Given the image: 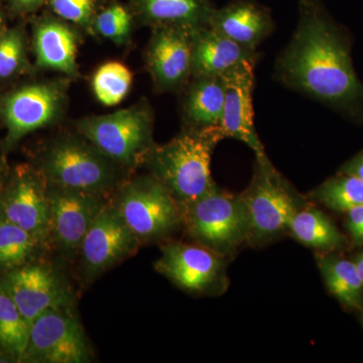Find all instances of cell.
Returning <instances> with one entry per match:
<instances>
[{"mask_svg": "<svg viewBox=\"0 0 363 363\" xmlns=\"http://www.w3.org/2000/svg\"><path fill=\"white\" fill-rule=\"evenodd\" d=\"M274 75L286 87L340 111H357L363 101L350 44L316 0H301L297 28Z\"/></svg>", "mask_w": 363, "mask_h": 363, "instance_id": "cell-1", "label": "cell"}, {"mask_svg": "<svg viewBox=\"0 0 363 363\" xmlns=\"http://www.w3.org/2000/svg\"><path fill=\"white\" fill-rule=\"evenodd\" d=\"M222 140L218 130L186 128L169 143L155 145L145 164L182 206L206 194L216 184L211 176L212 152Z\"/></svg>", "mask_w": 363, "mask_h": 363, "instance_id": "cell-2", "label": "cell"}, {"mask_svg": "<svg viewBox=\"0 0 363 363\" xmlns=\"http://www.w3.org/2000/svg\"><path fill=\"white\" fill-rule=\"evenodd\" d=\"M124 169L82 135L62 136L45 150L40 174L52 187L109 198L125 181Z\"/></svg>", "mask_w": 363, "mask_h": 363, "instance_id": "cell-3", "label": "cell"}, {"mask_svg": "<svg viewBox=\"0 0 363 363\" xmlns=\"http://www.w3.org/2000/svg\"><path fill=\"white\" fill-rule=\"evenodd\" d=\"M183 228L197 245L221 257H233L250 240V220L241 195L215 186L182 206Z\"/></svg>", "mask_w": 363, "mask_h": 363, "instance_id": "cell-4", "label": "cell"}, {"mask_svg": "<svg viewBox=\"0 0 363 363\" xmlns=\"http://www.w3.org/2000/svg\"><path fill=\"white\" fill-rule=\"evenodd\" d=\"M111 200L140 245L166 240L183 228L181 205L154 176L124 181Z\"/></svg>", "mask_w": 363, "mask_h": 363, "instance_id": "cell-5", "label": "cell"}, {"mask_svg": "<svg viewBox=\"0 0 363 363\" xmlns=\"http://www.w3.org/2000/svg\"><path fill=\"white\" fill-rule=\"evenodd\" d=\"M240 195L250 216V242L255 245L289 231L294 214L305 204L267 156L257 157L250 186Z\"/></svg>", "mask_w": 363, "mask_h": 363, "instance_id": "cell-6", "label": "cell"}, {"mask_svg": "<svg viewBox=\"0 0 363 363\" xmlns=\"http://www.w3.org/2000/svg\"><path fill=\"white\" fill-rule=\"evenodd\" d=\"M152 128V112L145 104L107 116L87 117L78 123L80 135L125 169L145 164L156 145Z\"/></svg>", "mask_w": 363, "mask_h": 363, "instance_id": "cell-7", "label": "cell"}, {"mask_svg": "<svg viewBox=\"0 0 363 363\" xmlns=\"http://www.w3.org/2000/svg\"><path fill=\"white\" fill-rule=\"evenodd\" d=\"M155 269L177 286L196 295L221 294L228 286L226 259L197 243L167 241Z\"/></svg>", "mask_w": 363, "mask_h": 363, "instance_id": "cell-8", "label": "cell"}, {"mask_svg": "<svg viewBox=\"0 0 363 363\" xmlns=\"http://www.w3.org/2000/svg\"><path fill=\"white\" fill-rule=\"evenodd\" d=\"M23 362H91L89 341L73 308L49 310L33 320Z\"/></svg>", "mask_w": 363, "mask_h": 363, "instance_id": "cell-9", "label": "cell"}, {"mask_svg": "<svg viewBox=\"0 0 363 363\" xmlns=\"http://www.w3.org/2000/svg\"><path fill=\"white\" fill-rule=\"evenodd\" d=\"M140 247V241L109 198L95 217L79 250L85 279L97 278L135 255Z\"/></svg>", "mask_w": 363, "mask_h": 363, "instance_id": "cell-10", "label": "cell"}, {"mask_svg": "<svg viewBox=\"0 0 363 363\" xmlns=\"http://www.w3.org/2000/svg\"><path fill=\"white\" fill-rule=\"evenodd\" d=\"M47 196L49 242L66 259H76L86 233L109 198L49 185Z\"/></svg>", "mask_w": 363, "mask_h": 363, "instance_id": "cell-11", "label": "cell"}, {"mask_svg": "<svg viewBox=\"0 0 363 363\" xmlns=\"http://www.w3.org/2000/svg\"><path fill=\"white\" fill-rule=\"evenodd\" d=\"M2 285L28 325L45 311L73 308L70 286L55 267L26 264L6 272Z\"/></svg>", "mask_w": 363, "mask_h": 363, "instance_id": "cell-12", "label": "cell"}, {"mask_svg": "<svg viewBox=\"0 0 363 363\" xmlns=\"http://www.w3.org/2000/svg\"><path fill=\"white\" fill-rule=\"evenodd\" d=\"M257 62H245L222 76L224 82L223 111L219 135L240 140L255 152V157H266L253 121L252 94L255 86V67Z\"/></svg>", "mask_w": 363, "mask_h": 363, "instance_id": "cell-13", "label": "cell"}, {"mask_svg": "<svg viewBox=\"0 0 363 363\" xmlns=\"http://www.w3.org/2000/svg\"><path fill=\"white\" fill-rule=\"evenodd\" d=\"M64 93V85L54 82L26 86L9 95L2 104V114L9 142H18L55 121L63 105Z\"/></svg>", "mask_w": 363, "mask_h": 363, "instance_id": "cell-14", "label": "cell"}, {"mask_svg": "<svg viewBox=\"0 0 363 363\" xmlns=\"http://www.w3.org/2000/svg\"><path fill=\"white\" fill-rule=\"evenodd\" d=\"M193 30L180 26L155 28L147 65L162 91L180 90L192 77Z\"/></svg>", "mask_w": 363, "mask_h": 363, "instance_id": "cell-15", "label": "cell"}, {"mask_svg": "<svg viewBox=\"0 0 363 363\" xmlns=\"http://www.w3.org/2000/svg\"><path fill=\"white\" fill-rule=\"evenodd\" d=\"M48 185L42 175L21 174L2 199V218L49 242Z\"/></svg>", "mask_w": 363, "mask_h": 363, "instance_id": "cell-16", "label": "cell"}, {"mask_svg": "<svg viewBox=\"0 0 363 363\" xmlns=\"http://www.w3.org/2000/svg\"><path fill=\"white\" fill-rule=\"evenodd\" d=\"M210 28L250 50L272 35L274 28L271 11L257 0H234L221 9H215Z\"/></svg>", "mask_w": 363, "mask_h": 363, "instance_id": "cell-17", "label": "cell"}, {"mask_svg": "<svg viewBox=\"0 0 363 363\" xmlns=\"http://www.w3.org/2000/svg\"><path fill=\"white\" fill-rule=\"evenodd\" d=\"M257 50L242 47L210 26L192 33V77H222L245 62H257Z\"/></svg>", "mask_w": 363, "mask_h": 363, "instance_id": "cell-18", "label": "cell"}, {"mask_svg": "<svg viewBox=\"0 0 363 363\" xmlns=\"http://www.w3.org/2000/svg\"><path fill=\"white\" fill-rule=\"evenodd\" d=\"M131 11L143 23L196 28L209 25L215 7L210 0H128Z\"/></svg>", "mask_w": 363, "mask_h": 363, "instance_id": "cell-19", "label": "cell"}, {"mask_svg": "<svg viewBox=\"0 0 363 363\" xmlns=\"http://www.w3.org/2000/svg\"><path fill=\"white\" fill-rule=\"evenodd\" d=\"M35 50L42 68L77 75V39L75 32L64 21L52 16L40 21L35 28Z\"/></svg>", "mask_w": 363, "mask_h": 363, "instance_id": "cell-20", "label": "cell"}, {"mask_svg": "<svg viewBox=\"0 0 363 363\" xmlns=\"http://www.w3.org/2000/svg\"><path fill=\"white\" fill-rule=\"evenodd\" d=\"M224 90L222 77L193 78L184 98V118L189 130H214L220 123Z\"/></svg>", "mask_w": 363, "mask_h": 363, "instance_id": "cell-21", "label": "cell"}, {"mask_svg": "<svg viewBox=\"0 0 363 363\" xmlns=\"http://www.w3.org/2000/svg\"><path fill=\"white\" fill-rule=\"evenodd\" d=\"M316 259L329 292L347 309L363 311V281L354 262L331 252L319 253Z\"/></svg>", "mask_w": 363, "mask_h": 363, "instance_id": "cell-22", "label": "cell"}, {"mask_svg": "<svg viewBox=\"0 0 363 363\" xmlns=\"http://www.w3.org/2000/svg\"><path fill=\"white\" fill-rule=\"evenodd\" d=\"M289 233L305 247L319 252H333L347 245L346 236L316 208H300L291 219Z\"/></svg>", "mask_w": 363, "mask_h": 363, "instance_id": "cell-23", "label": "cell"}, {"mask_svg": "<svg viewBox=\"0 0 363 363\" xmlns=\"http://www.w3.org/2000/svg\"><path fill=\"white\" fill-rule=\"evenodd\" d=\"M30 325L0 281V347L16 362H23Z\"/></svg>", "mask_w": 363, "mask_h": 363, "instance_id": "cell-24", "label": "cell"}, {"mask_svg": "<svg viewBox=\"0 0 363 363\" xmlns=\"http://www.w3.org/2000/svg\"><path fill=\"white\" fill-rule=\"evenodd\" d=\"M310 197L334 211L347 212L363 205V180L338 173L314 189Z\"/></svg>", "mask_w": 363, "mask_h": 363, "instance_id": "cell-25", "label": "cell"}, {"mask_svg": "<svg viewBox=\"0 0 363 363\" xmlns=\"http://www.w3.org/2000/svg\"><path fill=\"white\" fill-rule=\"evenodd\" d=\"M42 245L37 236L0 219V271L25 266Z\"/></svg>", "mask_w": 363, "mask_h": 363, "instance_id": "cell-26", "label": "cell"}, {"mask_svg": "<svg viewBox=\"0 0 363 363\" xmlns=\"http://www.w3.org/2000/svg\"><path fill=\"white\" fill-rule=\"evenodd\" d=\"M131 84L133 74L118 62H109L100 67L92 80L95 96L106 106L121 104L130 92Z\"/></svg>", "mask_w": 363, "mask_h": 363, "instance_id": "cell-27", "label": "cell"}, {"mask_svg": "<svg viewBox=\"0 0 363 363\" xmlns=\"http://www.w3.org/2000/svg\"><path fill=\"white\" fill-rule=\"evenodd\" d=\"M133 11L130 7L113 1L97 11L93 25L100 35L117 44L128 40L133 26Z\"/></svg>", "mask_w": 363, "mask_h": 363, "instance_id": "cell-28", "label": "cell"}, {"mask_svg": "<svg viewBox=\"0 0 363 363\" xmlns=\"http://www.w3.org/2000/svg\"><path fill=\"white\" fill-rule=\"evenodd\" d=\"M52 13L62 20L80 26L93 25L99 0H47Z\"/></svg>", "mask_w": 363, "mask_h": 363, "instance_id": "cell-29", "label": "cell"}, {"mask_svg": "<svg viewBox=\"0 0 363 363\" xmlns=\"http://www.w3.org/2000/svg\"><path fill=\"white\" fill-rule=\"evenodd\" d=\"M23 57V42L18 30H9L0 37V77L13 75Z\"/></svg>", "mask_w": 363, "mask_h": 363, "instance_id": "cell-30", "label": "cell"}, {"mask_svg": "<svg viewBox=\"0 0 363 363\" xmlns=\"http://www.w3.org/2000/svg\"><path fill=\"white\" fill-rule=\"evenodd\" d=\"M346 213V230L355 245H363V205L348 210Z\"/></svg>", "mask_w": 363, "mask_h": 363, "instance_id": "cell-31", "label": "cell"}, {"mask_svg": "<svg viewBox=\"0 0 363 363\" xmlns=\"http://www.w3.org/2000/svg\"><path fill=\"white\" fill-rule=\"evenodd\" d=\"M339 173L358 177L363 180V150L345 162L339 169Z\"/></svg>", "mask_w": 363, "mask_h": 363, "instance_id": "cell-32", "label": "cell"}, {"mask_svg": "<svg viewBox=\"0 0 363 363\" xmlns=\"http://www.w3.org/2000/svg\"><path fill=\"white\" fill-rule=\"evenodd\" d=\"M16 9L23 11H33L39 9L47 0H11Z\"/></svg>", "mask_w": 363, "mask_h": 363, "instance_id": "cell-33", "label": "cell"}, {"mask_svg": "<svg viewBox=\"0 0 363 363\" xmlns=\"http://www.w3.org/2000/svg\"><path fill=\"white\" fill-rule=\"evenodd\" d=\"M354 264H357L358 272H359L360 277H362V279L363 281V252L358 253L357 257L353 259Z\"/></svg>", "mask_w": 363, "mask_h": 363, "instance_id": "cell-34", "label": "cell"}, {"mask_svg": "<svg viewBox=\"0 0 363 363\" xmlns=\"http://www.w3.org/2000/svg\"><path fill=\"white\" fill-rule=\"evenodd\" d=\"M362 325H363V311H362Z\"/></svg>", "mask_w": 363, "mask_h": 363, "instance_id": "cell-35", "label": "cell"}, {"mask_svg": "<svg viewBox=\"0 0 363 363\" xmlns=\"http://www.w3.org/2000/svg\"><path fill=\"white\" fill-rule=\"evenodd\" d=\"M0 23H1V16H0Z\"/></svg>", "mask_w": 363, "mask_h": 363, "instance_id": "cell-36", "label": "cell"}, {"mask_svg": "<svg viewBox=\"0 0 363 363\" xmlns=\"http://www.w3.org/2000/svg\"><path fill=\"white\" fill-rule=\"evenodd\" d=\"M99 1H105V0H99Z\"/></svg>", "mask_w": 363, "mask_h": 363, "instance_id": "cell-37", "label": "cell"}]
</instances>
